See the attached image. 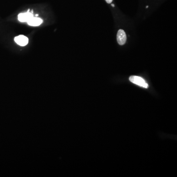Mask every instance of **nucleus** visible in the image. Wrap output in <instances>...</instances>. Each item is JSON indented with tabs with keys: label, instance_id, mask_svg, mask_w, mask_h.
<instances>
[{
	"label": "nucleus",
	"instance_id": "obj_1",
	"mask_svg": "<svg viewBox=\"0 0 177 177\" xmlns=\"http://www.w3.org/2000/svg\"><path fill=\"white\" fill-rule=\"evenodd\" d=\"M130 81L133 83L134 84L144 88H148L149 85L146 82L145 80L141 77L137 76H131L129 78Z\"/></svg>",
	"mask_w": 177,
	"mask_h": 177
},
{
	"label": "nucleus",
	"instance_id": "obj_2",
	"mask_svg": "<svg viewBox=\"0 0 177 177\" xmlns=\"http://www.w3.org/2000/svg\"><path fill=\"white\" fill-rule=\"evenodd\" d=\"M117 39L118 43L120 45H123L125 43L126 41V35L123 30H119L117 33Z\"/></svg>",
	"mask_w": 177,
	"mask_h": 177
},
{
	"label": "nucleus",
	"instance_id": "obj_3",
	"mask_svg": "<svg viewBox=\"0 0 177 177\" xmlns=\"http://www.w3.org/2000/svg\"><path fill=\"white\" fill-rule=\"evenodd\" d=\"M33 13L30 12H26L24 13H20L18 16V19L19 21L22 22H27L32 17H33Z\"/></svg>",
	"mask_w": 177,
	"mask_h": 177
},
{
	"label": "nucleus",
	"instance_id": "obj_4",
	"mask_svg": "<svg viewBox=\"0 0 177 177\" xmlns=\"http://www.w3.org/2000/svg\"><path fill=\"white\" fill-rule=\"evenodd\" d=\"M14 41L18 45L21 46H24L28 43L29 39L27 37L23 35H18L14 38Z\"/></svg>",
	"mask_w": 177,
	"mask_h": 177
},
{
	"label": "nucleus",
	"instance_id": "obj_5",
	"mask_svg": "<svg viewBox=\"0 0 177 177\" xmlns=\"http://www.w3.org/2000/svg\"><path fill=\"white\" fill-rule=\"evenodd\" d=\"M43 21L42 19L37 17H32L29 21L27 22L28 25L31 26H38L43 23Z\"/></svg>",
	"mask_w": 177,
	"mask_h": 177
},
{
	"label": "nucleus",
	"instance_id": "obj_6",
	"mask_svg": "<svg viewBox=\"0 0 177 177\" xmlns=\"http://www.w3.org/2000/svg\"><path fill=\"white\" fill-rule=\"evenodd\" d=\"M105 1L107 2L108 4H111L113 1V0H105Z\"/></svg>",
	"mask_w": 177,
	"mask_h": 177
},
{
	"label": "nucleus",
	"instance_id": "obj_7",
	"mask_svg": "<svg viewBox=\"0 0 177 177\" xmlns=\"http://www.w3.org/2000/svg\"><path fill=\"white\" fill-rule=\"evenodd\" d=\"M112 7H115L114 5V4H112Z\"/></svg>",
	"mask_w": 177,
	"mask_h": 177
},
{
	"label": "nucleus",
	"instance_id": "obj_8",
	"mask_svg": "<svg viewBox=\"0 0 177 177\" xmlns=\"http://www.w3.org/2000/svg\"><path fill=\"white\" fill-rule=\"evenodd\" d=\"M39 16V15H38V14H36V15H35V17H37L38 16Z\"/></svg>",
	"mask_w": 177,
	"mask_h": 177
}]
</instances>
